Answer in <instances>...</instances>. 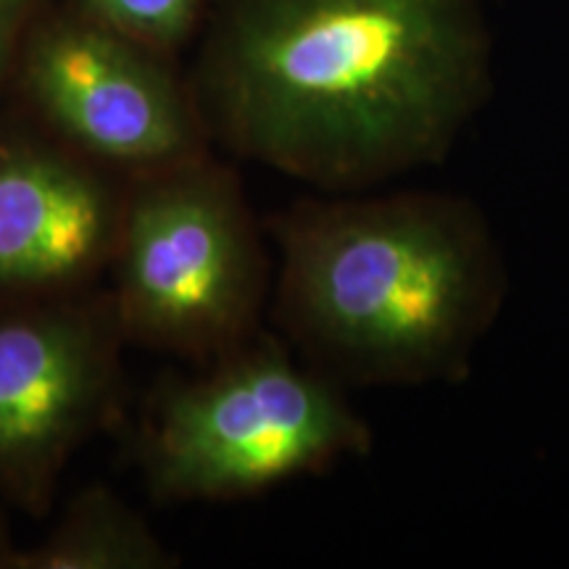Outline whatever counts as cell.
<instances>
[{"label": "cell", "mask_w": 569, "mask_h": 569, "mask_svg": "<svg viewBox=\"0 0 569 569\" xmlns=\"http://www.w3.org/2000/svg\"><path fill=\"white\" fill-rule=\"evenodd\" d=\"M122 338L111 298H21L0 309V496L48 507L61 469L111 407Z\"/></svg>", "instance_id": "obj_6"}, {"label": "cell", "mask_w": 569, "mask_h": 569, "mask_svg": "<svg viewBox=\"0 0 569 569\" xmlns=\"http://www.w3.org/2000/svg\"><path fill=\"white\" fill-rule=\"evenodd\" d=\"M372 427L346 388L256 332L156 396L142 461L169 501H238L365 457Z\"/></svg>", "instance_id": "obj_3"}, {"label": "cell", "mask_w": 569, "mask_h": 569, "mask_svg": "<svg viewBox=\"0 0 569 569\" xmlns=\"http://www.w3.org/2000/svg\"><path fill=\"white\" fill-rule=\"evenodd\" d=\"M111 267L127 338L211 361L259 332L264 240L238 174L209 153L140 174Z\"/></svg>", "instance_id": "obj_4"}, {"label": "cell", "mask_w": 569, "mask_h": 569, "mask_svg": "<svg viewBox=\"0 0 569 569\" xmlns=\"http://www.w3.org/2000/svg\"><path fill=\"white\" fill-rule=\"evenodd\" d=\"M74 6L98 24L167 53L196 30L206 0H74Z\"/></svg>", "instance_id": "obj_9"}, {"label": "cell", "mask_w": 569, "mask_h": 569, "mask_svg": "<svg viewBox=\"0 0 569 569\" xmlns=\"http://www.w3.org/2000/svg\"><path fill=\"white\" fill-rule=\"evenodd\" d=\"M159 56L74 11L34 27L21 74L56 138L106 169L148 174L209 153L201 109Z\"/></svg>", "instance_id": "obj_5"}, {"label": "cell", "mask_w": 569, "mask_h": 569, "mask_svg": "<svg viewBox=\"0 0 569 569\" xmlns=\"http://www.w3.org/2000/svg\"><path fill=\"white\" fill-rule=\"evenodd\" d=\"M172 553L151 525L109 488L82 490L56 528L17 553L13 569H163Z\"/></svg>", "instance_id": "obj_8"}, {"label": "cell", "mask_w": 569, "mask_h": 569, "mask_svg": "<svg viewBox=\"0 0 569 569\" xmlns=\"http://www.w3.org/2000/svg\"><path fill=\"white\" fill-rule=\"evenodd\" d=\"M17 553H19V549H13L9 528H6V522L0 519V569H13Z\"/></svg>", "instance_id": "obj_11"}, {"label": "cell", "mask_w": 569, "mask_h": 569, "mask_svg": "<svg viewBox=\"0 0 569 569\" xmlns=\"http://www.w3.org/2000/svg\"><path fill=\"white\" fill-rule=\"evenodd\" d=\"M34 9L38 0H0V80L17 59L19 42L32 24Z\"/></svg>", "instance_id": "obj_10"}, {"label": "cell", "mask_w": 569, "mask_h": 569, "mask_svg": "<svg viewBox=\"0 0 569 569\" xmlns=\"http://www.w3.org/2000/svg\"><path fill=\"white\" fill-rule=\"evenodd\" d=\"M127 196L61 138L0 134V301L69 296L111 264Z\"/></svg>", "instance_id": "obj_7"}, {"label": "cell", "mask_w": 569, "mask_h": 569, "mask_svg": "<svg viewBox=\"0 0 569 569\" xmlns=\"http://www.w3.org/2000/svg\"><path fill=\"white\" fill-rule=\"evenodd\" d=\"M272 232L274 322L343 388L467 380L507 303L501 243L465 196L340 193L290 206Z\"/></svg>", "instance_id": "obj_2"}, {"label": "cell", "mask_w": 569, "mask_h": 569, "mask_svg": "<svg viewBox=\"0 0 569 569\" xmlns=\"http://www.w3.org/2000/svg\"><path fill=\"white\" fill-rule=\"evenodd\" d=\"M488 88L480 0H230L198 109L240 159L359 193L446 161Z\"/></svg>", "instance_id": "obj_1"}]
</instances>
